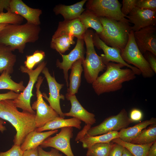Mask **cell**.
I'll return each instance as SVG.
<instances>
[{"label": "cell", "instance_id": "cell-1", "mask_svg": "<svg viewBox=\"0 0 156 156\" xmlns=\"http://www.w3.org/2000/svg\"><path fill=\"white\" fill-rule=\"evenodd\" d=\"M35 115L19 111L12 100L0 101V118L9 122L16 130L13 140L14 144L20 146L27 134L36 129Z\"/></svg>", "mask_w": 156, "mask_h": 156}, {"label": "cell", "instance_id": "cell-2", "mask_svg": "<svg viewBox=\"0 0 156 156\" xmlns=\"http://www.w3.org/2000/svg\"><path fill=\"white\" fill-rule=\"evenodd\" d=\"M39 25L27 23L21 24H9L0 31V44L23 53L26 44L34 43L39 38Z\"/></svg>", "mask_w": 156, "mask_h": 156}, {"label": "cell", "instance_id": "cell-3", "mask_svg": "<svg viewBox=\"0 0 156 156\" xmlns=\"http://www.w3.org/2000/svg\"><path fill=\"white\" fill-rule=\"evenodd\" d=\"M105 65L106 71L92 83L93 89L98 95L118 90L122 87L123 83L136 77V75L131 69L122 68L125 66L123 64L110 62Z\"/></svg>", "mask_w": 156, "mask_h": 156}, {"label": "cell", "instance_id": "cell-4", "mask_svg": "<svg viewBox=\"0 0 156 156\" xmlns=\"http://www.w3.org/2000/svg\"><path fill=\"white\" fill-rule=\"evenodd\" d=\"M103 31L99 38L107 45L120 50L121 52L126 46L129 34L132 30L128 21L115 20L105 17H100Z\"/></svg>", "mask_w": 156, "mask_h": 156}, {"label": "cell", "instance_id": "cell-5", "mask_svg": "<svg viewBox=\"0 0 156 156\" xmlns=\"http://www.w3.org/2000/svg\"><path fill=\"white\" fill-rule=\"evenodd\" d=\"M94 32L87 30L83 40L86 47V57L82 61L85 78L87 83H92L98 77L99 73L106 68L101 56L95 50L93 37Z\"/></svg>", "mask_w": 156, "mask_h": 156}, {"label": "cell", "instance_id": "cell-6", "mask_svg": "<svg viewBox=\"0 0 156 156\" xmlns=\"http://www.w3.org/2000/svg\"><path fill=\"white\" fill-rule=\"evenodd\" d=\"M133 32L131 30L129 33L128 42L121 52V57L128 64H132L138 69L143 77L151 78L155 73L138 48L135 41Z\"/></svg>", "mask_w": 156, "mask_h": 156}, {"label": "cell", "instance_id": "cell-7", "mask_svg": "<svg viewBox=\"0 0 156 156\" xmlns=\"http://www.w3.org/2000/svg\"><path fill=\"white\" fill-rule=\"evenodd\" d=\"M47 62L44 61L39 64L34 70H30L23 65L20 67L21 71L23 73L27 74L29 77L28 84L23 91L19 94L18 96L12 101L16 106L23 110V111L36 114L35 112L32 109L30 105V100L34 95L32 90L35 83L37 81L39 75L46 67Z\"/></svg>", "mask_w": 156, "mask_h": 156}, {"label": "cell", "instance_id": "cell-8", "mask_svg": "<svg viewBox=\"0 0 156 156\" xmlns=\"http://www.w3.org/2000/svg\"><path fill=\"white\" fill-rule=\"evenodd\" d=\"M86 2V9L92 12L99 17L129 21L125 18L126 17L122 13L121 4L118 0H89Z\"/></svg>", "mask_w": 156, "mask_h": 156}, {"label": "cell", "instance_id": "cell-9", "mask_svg": "<svg viewBox=\"0 0 156 156\" xmlns=\"http://www.w3.org/2000/svg\"><path fill=\"white\" fill-rule=\"evenodd\" d=\"M133 122L128 116L126 109L123 108L117 115L106 118L99 125L90 127L85 134L88 136H94L111 131H118L127 127Z\"/></svg>", "mask_w": 156, "mask_h": 156}, {"label": "cell", "instance_id": "cell-10", "mask_svg": "<svg viewBox=\"0 0 156 156\" xmlns=\"http://www.w3.org/2000/svg\"><path fill=\"white\" fill-rule=\"evenodd\" d=\"M44 78L38 77L36 85L37 100L32 104V109L36 110L35 124L36 128L42 127L49 122L59 117L57 113L44 100L40 90Z\"/></svg>", "mask_w": 156, "mask_h": 156}, {"label": "cell", "instance_id": "cell-11", "mask_svg": "<svg viewBox=\"0 0 156 156\" xmlns=\"http://www.w3.org/2000/svg\"><path fill=\"white\" fill-rule=\"evenodd\" d=\"M73 127L61 128L60 132L55 136L49 137L40 145L42 148L51 147L60 151L67 156H75L72 151L70 140L73 136Z\"/></svg>", "mask_w": 156, "mask_h": 156}, {"label": "cell", "instance_id": "cell-12", "mask_svg": "<svg viewBox=\"0 0 156 156\" xmlns=\"http://www.w3.org/2000/svg\"><path fill=\"white\" fill-rule=\"evenodd\" d=\"M46 79L49 86V96L48 97L46 93H42L43 97L45 98L49 103L50 106L57 113L61 118H64L65 116L62 111L60 101L61 99L64 100V96L60 93L61 89L64 84L58 83L54 76H52L49 72L48 69L46 66L41 72Z\"/></svg>", "mask_w": 156, "mask_h": 156}, {"label": "cell", "instance_id": "cell-13", "mask_svg": "<svg viewBox=\"0 0 156 156\" xmlns=\"http://www.w3.org/2000/svg\"><path fill=\"white\" fill-rule=\"evenodd\" d=\"M93 40L94 46L99 49H102L103 51L104 54H101V56L105 65L110 62H116L123 64L125 66L131 69L136 75L141 74V72L138 69L129 64L123 60L120 50L106 45L99 38L96 32L94 33Z\"/></svg>", "mask_w": 156, "mask_h": 156}, {"label": "cell", "instance_id": "cell-14", "mask_svg": "<svg viewBox=\"0 0 156 156\" xmlns=\"http://www.w3.org/2000/svg\"><path fill=\"white\" fill-rule=\"evenodd\" d=\"M135 43L143 54L146 52L156 56V25L148 26L133 32Z\"/></svg>", "mask_w": 156, "mask_h": 156}, {"label": "cell", "instance_id": "cell-15", "mask_svg": "<svg viewBox=\"0 0 156 156\" xmlns=\"http://www.w3.org/2000/svg\"><path fill=\"white\" fill-rule=\"evenodd\" d=\"M84 43L83 39H77L76 46L69 54L67 55L60 54L62 58V62H60L58 59L57 60L56 65L60 69L63 70L64 79L67 87L69 86L68 70L77 61L80 59L83 60L85 59Z\"/></svg>", "mask_w": 156, "mask_h": 156}, {"label": "cell", "instance_id": "cell-16", "mask_svg": "<svg viewBox=\"0 0 156 156\" xmlns=\"http://www.w3.org/2000/svg\"><path fill=\"white\" fill-rule=\"evenodd\" d=\"M127 18L129 22L133 24L131 30L136 31L148 26L156 25V11L135 7Z\"/></svg>", "mask_w": 156, "mask_h": 156}, {"label": "cell", "instance_id": "cell-17", "mask_svg": "<svg viewBox=\"0 0 156 156\" xmlns=\"http://www.w3.org/2000/svg\"><path fill=\"white\" fill-rule=\"evenodd\" d=\"M7 10L20 15L25 18L29 23L37 25L40 24V17L42 13V10L31 8L21 0H10Z\"/></svg>", "mask_w": 156, "mask_h": 156}, {"label": "cell", "instance_id": "cell-18", "mask_svg": "<svg viewBox=\"0 0 156 156\" xmlns=\"http://www.w3.org/2000/svg\"><path fill=\"white\" fill-rule=\"evenodd\" d=\"M66 99L70 102L71 107L69 112L64 113L65 116H71L92 125L96 122L95 115L88 112L80 103L75 95L66 94Z\"/></svg>", "mask_w": 156, "mask_h": 156}, {"label": "cell", "instance_id": "cell-19", "mask_svg": "<svg viewBox=\"0 0 156 156\" xmlns=\"http://www.w3.org/2000/svg\"><path fill=\"white\" fill-rule=\"evenodd\" d=\"M86 30L79 18L64 20L59 23L57 28L52 36V38L64 35H71L77 39H83Z\"/></svg>", "mask_w": 156, "mask_h": 156}, {"label": "cell", "instance_id": "cell-20", "mask_svg": "<svg viewBox=\"0 0 156 156\" xmlns=\"http://www.w3.org/2000/svg\"><path fill=\"white\" fill-rule=\"evenodd\" d=\"M87 1L83 0L71 5L59 4L55 6L53 11L56 15H61L64 20H71L79 18L86 10L83 6Z\"/></svg>", "mask_w": 156, "mask_h": 156}, {"label": "cell", "instance_id": "cell-21", "mask_svg": "<svg viewBox=\"0 0 156 156\" xmlns=\"http://www.w3.org/2000/svg\"><path fill=\"white\" fill-rule=\"evenodd\" d=\"M58 131V129L44 132L34 130L29 133L20 146L23 151L38 147L46 139Z\"/></svg>", "mask_w": 156, "mask_h": 156}, {"label": "cell", "instance_id": "cell-22", "mask_svg": "<svg viewBox=\"0 0 156 156\" xmlns=\"http://www.w3.org/2000/svg\"><path fill=\"white\" fill-rule=\"evenodd\" d=\"M156 124V119L152 117L130 127L123 129L119 132V138L123 141L130 143L148 126Z\"/></svg>", "mask_w": 156, "mask_h": 156}, {"label": "cell", "instance_id": "cell-23", "mask_svg": "<svg viewBox=\"0 0 156 156\" xmlns=\"http://www.w3.org/2000/svg\"><path fill=\"white\" fill-rule=\"evenodd\" d=\"M85 132L80 136L75 139L77 142L82 143L84 148H87L92 145L97 143L111 142L114 139L119 138V132L111 131L106 133L94 136H88Z\"/></svg>", "mask_w": 156, "mask_h": 156}, {"label": "cell", "instance_id": "cell-24", "mask_svg": "<svg viewBox=\"0 0 156 156\" xmlns=\"http://www.w3.org/2000/svg\"><path fill=\"white\" fill-rule=\"evenodd\" d=\"M82 61V60L81 59L79 60L74 63L72 66L69 78V87L66 94L75 95L78 92L81 85V75L83 70Z\"/></svg>", "mask_w": 156, "mask_h": 156}, {"label": "cell", "instance_id": "cell-25", "mask_svg": "<svg viewBox=\"0 0 156 156\" xmlns=\"http://www.w3.org/2000/svg\"><path fill=\"white\" fill-rule=\"evenodd\" d=\"M81 121L73 118L64 119L59 117L47 123L41 127L36 128L35 131L41 132L46 130H53L66 127H75L79 129L81 128Z\"/></svg>", "mask_w": 156, "mask_h": 156}, {"label": "cell", "instance_id": "cell-26", "mask_svg": "<svg viewBox=\"0 0 156 156\" xmlns=\"http://www.w3.org/2000/svg\"><path fill=\"white\" fill-rule=\"evenodd\" d=\"M8 46L0 44V73L6 71L10 74L14 71L16 56Z\"/></svg>", "mask_w": 156, "mask_h": 156}, {"label": "cell", "instance_id": "cell-27", "mask_svg": "<svg viewBox=\"0 0 156 156\" xmlns=\"http://www.w3.org/2000/svg\"><path fill=\"white\" fill-rule=\"evenodd\" d=\"M79 18L86 30L89 28H92L98 35L102 32L103 27L99 17L92 12L86 9Z\"/></svg>", "mask_w": 156, "mask_h": 156}, {"label": "cell", "instance_id": "cell-28", "mask_svg": "<svg viewBox=\"0 0 156 156\" xmlns=\"http://www.w3.org/2000/svg\"><path fill=\"white\" fill-rule=\"evenodd\" d=\"M74 37L71 35H64L56 38H52L50 47L59 54H63L69 50L71 45L75 43Z\"/></svg>", "mask_w": 156, "mask_h": 156}, {"label": "cell", "instance_id": "cell-29", "mask_svg": "<svg viewBox=\"0 0 156 156\" xmlns=\"http://www.w3.org/2000/svg\"><path fill=\"white\" fill-rule=\"evenodd\" d=\"M112 141L126 148L133 156H147L149 148L154 142L144 144H136L124 142L119 138L114 139Z\"/></svg>", "mask_w": 156, "mask_h": 156}, {"label": "cell", "instance_id": "cell-30", "mask_svg": "<svg viewBox=\"0 0 156 156\" xmlns=\"http://www.w3.org/2000/svg\"><path fill=\"white\" fill-rule=\"evenodd\" d=\"M10 74L3 71L0 76V89H7L18 93L23 92L25 88L23 81L16 83L11 78Z\"/></svg>", "mask_w": 156, "mask_h": 156}, {"label": "cell", "instance_id": "cell-31", "mask_svg": "<svg viewBox=\"0 0 156 156\" xmlns=\"http://www.w3.org/2000/svg\"><path fill=\"white\" fill-rule=\"evenodd\" d=\"M156 141V124L151 125L146 129H143L140 133L130 143L139 144H144Z\"/></svg>", "mask_w": 156, "mask_h": 156}, {"label": "cell", "instance_id": "cell-32", "mask_svg": "<svg viewBox=\"0 0 156 156\" xmlns=\"http://www.w3.org/2000/svg\"><path fill=\"white\" fill-rule=\"evenodd\" d=\"M113 142L95 144L88 149L87 156H108Z\"/></svg>", "mask_w": 156, "mask_h": 156}, {"label": "cell", "instance_id": "cell-33", "mask_svg": "<svg viewBox=\"0 0 156 156\" xmlns=\"http://www.w3.org/2000/svg\"><path fill=\"white\" fill-rule=\"evenodd\" d=\"M45 56L44 51L37 50L32 55L26 56V60L24 62L25 66L29 70H33L36 65L42 62Z\"/></svg>", "mask_w": 156, "mask_h": 156}, {"label": "cell", "instance_id": "cell-34", "mask_svg": "<svg viewBox=\"0 0 156 156\" xmlns=\"http://www.w3.org/2000/svg\"><path fill=\"white\" fill-rule=\"evenodd\" d=\"M23 19L19 15L8 12L0 13V24H21Z\"/></svg>", "mask_w": 156, "mask_h": 156}, {"label": "cell", "instance_id": "cell-35", "mask_svg": "<svg viewBox=\"0 0 156 156\" xmlns=\"http://www.w3.org/2000/svg\"><path fill=\"white\" fill-rule=\"evenodd\" d=\"M136 7L156 11V0H137Z\"/></svg>", "mask_w": 156, "mask_h": 156}, {"label": "cell", "instance_id": "cell-36", "mask_svg": "<svg viewBox=\"0 0 156 156\" xmlns=\"http://www.w3.org/2000/svg\"><path fill=\"white\" fill-rule=\"evenodd\" d=\"M137 0H123L122 6L121 9L122 13L126 17L131 11L136 7Z\"/></svg>", "mask_w": 156, "mask_h": 156}, {"label": "cell", "instance_id": "cell-37", "mask_svg": "<svg viewBox=\"0 0 156 156\" xmlns=\"http://www.w3.org/2000/svg\"><path fill=\"white\" fill-rule=\"evenodd\" d=\"M20 146L14 144L8 151L0 152V156H22L23 153Z\"/></svg>", "mask_w": 156, "mask_h": 156}, {"label": "cell", "instance_id": "cell-38", "mask_svg": "<svg viewBox=\"0 0 156 156\" xmlns=\"http://www.w3.org/2000/svg\"><path fill=\"white\" fill-rule=\"evenodd\" d=\"M38 156H63L59 153V151L54 148H52L50 151H44L40 146L38 147Z\"/></svg>", "mask_w": 156, "mask_h": 156}, {"label": "cell", "instance_id": "cell-39", "mask_svg": "<svg viewBox=\"0 0 156 156\" xmlns=\"http://www.w3.org/2000/svg\"><path fill=\"white\" fill-rule=\"evenodd\" d=\"M144 57L149 63L151 69L155 73H156V56L150 52L147 51L144 54Z\"/></svg>", "mask_w": 156, "mask_h": 156}, {"label": "cell", "instance_id": "cell-40", "mask_svg": "<svg viewBox=\"0 0 156 156\" xmlns=\"http://www.w3.org/2000/svg\"><path fill=\"white\" fill-rule=\"evenodd\" d=\"M124 148L121 145L113 143L108 156H122Z\"/></svg>", "mask_w": 156, "mask_h": 156}, {"label": "cell", "instance_id": "cell-41", "mask_svg": "<svg viewBox=\"0 0 156 156\" xmlns=\"http://www.w3.org/2000/svg\"><path fill=\"white\" fill-rule=\"evenodd\" d=\"M142 117V112L138 109L133 108L130 112L129 118L133 122L140 120Z\"/></svg>", "mask_w": 156, "mask_h": 156}, {"label": "cell", "instance_id": "cell-42", "mask_svg": "<svg viewBox=\"0 0 156 156\" xmlns=\"http://www.w3.org/2000/svg\"><path fill=\"white\" fill-rule=\"evenodd\" d=\"M19 94L11 90L6 93L0 94V101L5 99L14 100L18 96Z\"/></svg>", "mask_w": 156, "mask_h": 156}, {"label": "cell", "instance_id": "cell-43", "mask_svg": "<svg viewBox=\"0 0 156 156\" xmlns=\"http://www.w3.org/2000/svg\"><path fill=\"white\" fill-rule=\"evenodd\" d=\"M22 156H38V147L24 151Z\"/></svg>", "mask_w": 156, "mask_h": 156}, {"label": "cell", "instance_id": "cell-44", "mask_svg": "<svg viewBox=\"0 0 156 156\" xmlns=\"http://www.w3.org/2000/svg\"><path fill=\"white\" fill-rule=\"evenodd\" d=\"M10 0H0V13L3 12V10L8 9Z\"/></svg>", "mask_w": 156, "mask_h": 156}, {"label": "cell", "instance_id": "cell-45", "mask_svg": "<svg viewBox=\"0 0 156 156\" xmlns=\"http://www.w3.org/2000/svg\"><path fill=\"white\" fill-rule=\"evenodd\" d=\"M147 156H156V141L150 147Z\"/></svg>", "mask_w": 156, "mask_h": 156}, {"label": "cell", "instance_id": "cell-46", "mask_svg": "<svg viewBox=\"0 0 156 156\" xmlns=\"http://www.w3.org/2000/svg\"><path fill=\"white\" fill-rule=\"evenodd\" d=\"M5 123L3 120L0 118V131L1 133H3L6 130V127L3 125Z\"/></svg>", "mask_w": 156, "mask_h": 156}, {"label": "cell", "instance_id": "cell-47", "mask_svg": "<svg viewBox=\"0 0 156 156\" xmlns=\"http://www.w3.org/2000/svg\"><path fill=\"white\" fill-rule=\"evenodd\" d=\"M122 156H133L126 148L124 147Z\"/></svg>", "mask_w": 156, "mask_h": 156}, {"label": "cell", "instance_id": "cell-48", "mask_svg": "<svg viewBox=\"0 0 156 156\" xmlns=\"http://www.w3.org/2000/svg\"><path fill=\"white\" fill-rule=\"evenodd\" d=\"M9 24H0V31L4 28L7 25Z\"/></svg>", "mask_w": 156, "mask_h": 156}]
</instances>
